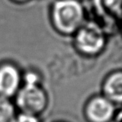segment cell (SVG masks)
Wrapping results in <instances>:
<instances>
[{
  "mask_svg": "<svg viewBox=\"0 0 122 122\" xmlns=\"http://www.w3.org/2000/svg\"><path fill=\"white\" fill-rule=\"evenodd\" d=\"M15 122H39L37 115L20 112L17 115Z\"/></svg>",
  "mask_w": 122,
  "mask_h": 122,
  "instance_id": "9c48e42d",
  "label": "cell"
},
{
  "mask_svg": "<svg viewBox=\"0 0 122 122\" xmlns=\"http://www.w3.org/2000/svg\"><path fill=\"white\" fill-rule=\"evenodd\" d=\"M14 99V105L20 112L35 115L42 113L49 102L47 91L41 84L39 75L34 71L23 75L22 85Z\"/></svg>",
  "mask_w": 122,
  "mask_h": 122,
  "instance_id": "7a4b0ae2",
  "label": "cell"
},
{
  "mask_svg": "<svg viewBox=\"0 0 122 122\" xmlns=\"http://www.w3.org/2000/svg\"><path fill=\"white\" fill-rule=\"evenodd\" d=\"M51 24L63 36H73L87 20L86 9L80 0H54L50 9Z\"/></svg>",
  "mask_w": 122,
  "mask_h": 122,
  "instance_id": "6da1fadb",
  "label": "cell"
},
{
  "mask_svg": "<svg viewBox=\"0 0 122 122\" xmlns=\"http://www.w3.org/2000/svg\"><path fill=\"white\" fill-rule=\"evenodd\" d=\"M17 108L10 99L0 96V122H15Z\"/></svg>",
  "mask_w": 122,
  "mask_h": 122,
  "instance_id": "ba28073f",
  "label": "cell"
},
{
  "mask_svg": "<svg viewBox=\"0 0 122 122\" xmlns=\"http://www.w3.org/2000/svg\"><path fill=\"white\" fill-rule=\"evenodd\" d=\"M93 19L107 34H111L122 20V0H90Z\"/></svg>",
  "mask_w": 122,
  "mask_h": 122,
  "instance_id": "277c9868",
  "label": "cell"
},
{
  "mask_svg": "<svg viewBox=\"0 0 122 122\" xmlns=\"http://www.w3.org/2000/svg\"><path fill=\"white\" fill-rule=\"evenodd\" d=\"M12 2L15 3V4H25V3L29 2L30 0H11Z\"/></svg>",
  "mask_w": 122,
  "mask_h": 122,
  "instance_id": "30bf717a",
  "label": "cell"
},
{
  "mask_svg": "<svg viewBox=\"0 0 122 122\" xmlns=\"http://www.w3.org/2000/svg\"><path fill=\"white\" fill-rule=\"evenodd\" d=\"M107 34L105 29L94 19H87L73 35L74 45L83 55L96 56L106 46Z\"/></svg>",
  "mask_w": 122,
  "mask_h": 122,
  "instance_id": "3957f363",
  "label": "cell"
},
{
  "mask_svg": "<svg viewBox=\"0 0 122 122\" xmlns=\"http://www.w3.org/2000/svg\"><path fill=\"white\" fill-rule=\"evenodd\" d=\"M114 104H122V70L110 73L102 85V94Z\"/></svg>",
  "mask_w": 122,
  "mask_h": 122,
  "instance_id": "52a82bcc",
  "label": "cell"
},
{
  "mask_svg": "<svg viewBox=\"0 0 122 122\" xmlns=\"http://www.w3.org/2000/svg\"><path fill=\"white\" fill-rule=\"evenodd\" d=\"M85 111L91 122H108L115 115V105L103 95H95L87 102Z\"/></svg>",
  "mask_w": 122,
  "mask_h": 122,
  "instance_id": "8992f818",
  "label": "cell"
},
{
  "mask_svg": "<svg viewBox=\"0 0 122 122\" xmlns=\"http://www.w3.org/2000/svg\"><path fill=\"white\" fill-rule=\"evenodd\" d=\"M120 28H121V30H122V20H121V22H120Z\"/></svg>",
  "mask_w": 122,
  "mask_h": 122,
  "instance_id": "8fae6325",
  "label": "cell"
},
{
  "mask_svg": "<svg viewBox=\"0 0 122 122\" xmlns=\"http://www.w3.org/2000/svg\"><path fill=\"white\" fill-rule=\"evenodd\" d=\"M23 83V75L16 65L10 62L0 64V96L13 99Z\"/></svg>",
  "mask_w": 122,
  "mask_h": 122,
  "instance_id": "5b68a950",
  "label": "cell"
}]
</instances>
